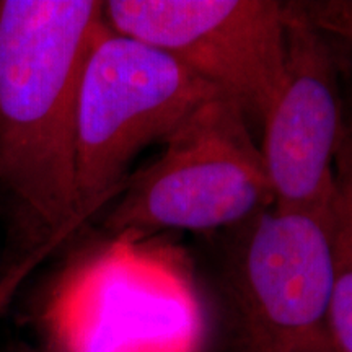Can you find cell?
Instances as JSON below:
<instances>
[{"mask_svg": "<svg viewBox=\"0 0 352 352\" xmlns=\"http://www.w3.org/2000/svg\"><path fill=\"white\" fill-rule=\"evenodd\" d=\"M107 21L98 0H0V195L15 287L80 228L77 108L82 72Z\"/></svg>", "mask_w": 352, "mask_h": 352, "instance_id": "6da1fadb", "label": "cell"}, {"mask_svg": "<svg viewBox=\"0 0 352 352\" xmlns=\"http://www.w3.org/2000/svg\"><path fill=\"white\" fill-rule=\"evenodd\" d=\"M327 204H272L228 230L219 272L226 352L333 351Z\"/></svg>", "mask_w": 352, "mask_h": 352, "instance_id": "7a4b0ae2", "label": "cell"}, {"mask_svg": "<svg viewBox=\"0 0 352 352\" xmlns=\"http://www.w3.org/2000/svg\"><path fill=\"white\" fill-rule=\"evenodd\" d=\"M220 94L173 57L108 25L91 46L77 108V208L80 223L124 189L134 158L165 144Z\"/></svg>", "mask_w": 352, "mask_h": 352, "instance_id": "3957f363", "label": "cell"}, {"mask_svg": "<svg viewBox=\"0 0 352 352\" xmlns=\"http://www.w3.org/2000/svg\"><path fill=\"white\" fill-rule=\"evenodd\" d=\"M164 145L127 179L104 220L108 235L232 230L274 204L252 126L226 95L206 101Z\"/></svg>", "mask_w": 352, "mask_h": 352, "instance_id": "277c9868", "label": "cell"}, {"mask_svg": "<svg viewBox=\"0 0 352 352\" xmlns=\"http://www.w3.org/2000/svg\"><path fill=\"white\" fill-rule=\"evenodd\" d=\"M114 33L165 52L263 129L285 83V3L276 0H109Z\"/></svg>", "mask_w": 352, "mask_h": 352, "instance_id": "5b68a950", "label": "cell"}, {"mask_svg": "<svg viewBox=\"0 0 352 352\" xmlns=\"http://www.w3.org/2000/svg\"><path fill=\"white\" fill-rule=\"evenodd\" d=\"M285 83L259 145L274 204L321 208L333 183L344 118L328 33L303 3H285Z\"/></svg>", "mask_w": 352, "mask_h": 352, "instance_id": "8992f818", "label": "cell"}, {"mask_svg": "<svg viewBox=\"0 0 352 352\" xmlns=\"http://www.w3.org/2000/svg\"><path fill=\"white\" fill-rule=\"evenodd\" d=\"M333 289L328 331L334 352H352V120L344 121L327 204Z\"/></svg>", "mask_w": 352, "mask_h": 352, "instance_id": "52a82bcc", "label": "cell"}, {"mask_svg": "<svg viewBox=\"0 0 352 352\" xmlns=\"http://www.w3.org/2000/svg\"><path fill=\"white\" fill-rule=\"evenodd\" d=\"M315 23L328 34H336L352 47V2L303 3Z\"/></svg>", "mask_w": 352, "mask_h": 352, "instance_id": "ba28073f", "label": "cell"}, {"mask_svg": "<svg viewBox=\"0 0 352 352\" xmlns=\"http://www.w3.org/2000/svg\"><path fill=\"white\" fill-rule=\"evenodd\" d=\"M0 352H34V351H32L30 349L28 346H7L6 349H2Z\"/></svg>", "mask_w": 352, "mask_h": 352, "instance_id": "9c48e42d", "label": "cell"}, {"mask_svg": "<svg viewBox=\"0 0 352 352\" xmlns=\"http://www.w3.org/2000/svg\"><path fill=\"white\" fill-rule=\"evenodd\" d=\"M10 298H12V296L8 297V294H7V292L3 294V290H0V310H2V308L6 307L8 302H10Z\"/></svg>", "mask_w": 352, "mask_h": 352, "instance_id": "30bf717a", "label": "cell"}, {"mask_svg": "<svg viewBox=\"0 0 352 352\" xmlns=\"http://www.w3.org/2000/svg\"><path fill=\"white\" fill-rule=\"evenodd\" d=\"M329 352H334V351H329Z\"/></svg>", "mask_w": 352, "mask_h": 352, "instance_id": "8fae6325", "label": "cell"}]
</instances>
